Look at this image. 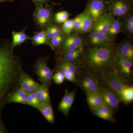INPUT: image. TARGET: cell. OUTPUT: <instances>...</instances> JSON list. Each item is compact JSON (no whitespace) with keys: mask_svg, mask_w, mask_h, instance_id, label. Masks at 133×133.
<instances>
[{"mask_svg":"<svg viewBox=\"0 0 133 133\" xmlns=\"http://www.w3.org/2000/svg\"><path fill=\"white\" fill-rule=\"evenodd\" d=\"M10 43L8 39H0V104L5 105L8 96L19 87L23 70L21 58L14 53Z\"/></svg>","mask_w":133,"mask_h":133,"instance_id":"1","label":"cell"},{"mask_svg":"<svg viewBox=\"0 0 133 133\" xmlns=\"http://www.w3.org/2000/svg\"><path fill=\"white\" fill-rule=\"evenodd\" d=\"M82 57L84 65L92 74L108 75L115 69V51L111 44L91 47Z\"/></svg>","mask_w":133,"mask_h":133,"instance_id":"2","label":"cell"},{"mask_svg":"<svg viewBox=\"0 0 133 133\" xmlns=\"http://www.w3.org/2000/svg\"><path fill=\"white\" fill-rule=\"evenodd\" d=\"M53 4L36 6L33 20L37 28L42 30L54 22Z\"/></svg>","mask_w":133,"mask_h":133,"instance_id":"3","label":"cell"},{"mask_svg":"<svg viewBox=\"0 0 133 133\" xmlns=\"http://www.w3.org/2000/svg\"><path fill=\"white\" fill-rule=\"evenodd\" d=\"M49 58V56L38 58L34 64L33 70L38 77L42 84L49 87L55 70L50 69L48 66Z\"/></svg>","mask_w":133,"mask_h":133,"instance_id":"4","label":"cell"},{"mask_svg":"<svg viewBox=\"0 0 133 133\" xmlns=\"http://www.w3.org/2000/svg\"><path fill=\"white\" fill-rule=\"evenodd\" d=\"M55 71H59L63 74L65 79L72 82L77 81V77L80 71V66L76 63L65 61L59 57L55 58Z\"/></svg>","mask_w":133,"mask_h":133,"instance_id":"5","label":"cell"},{"mask_svg":"<svg viewBox=\"0 0 133 133\" xmlns=\"http://www.w3.org/2000/svg\"><path fill=\"white\" fill-rule=\"evenodd\" d=\"M108 12L107 1L106 0H88L84 12L95 22L101 16Z\"/></svg>","mask_w":133,"mask_h":133,"instance_id":"6","label":"cell"},{"mask_svg":"<svg viewBox=\"0 0 133 133\" xmlns=\"http://www.w3.org/2000/svg\"><path fill=\"white\" fill-rule=\"evenodd\" d=\"M108 12L119 19L132 11V4L127 0H109L107 1Z\"/></svg>","mask_w":133,"mask_h":133,"instance_id":"7","label":"cell"},{"mask_svg":"<svg viewBox=\"0 0 133 133\" xmlns=\"http://www.w3.org/2000/svg\"><path fill=\"white\" fill-rule=\"evenodd\" d=\"M108 75L109 76L104 79L105 83L110 89L117 94L119 98L122 92L127 85L123 81L116 69Z\"/></svg>","mask_w":133,"mask_h":133,"instance_id":"8","label":"cell"},{"mask_svg":"<svg viewBox=\"0 0 133 133\" xmlns=\"http://www.w3.org/2000/svg\"><path fill=\"white\" fill-rule=\"evenodd\" d=\"M86 40L78 33H72L69 35L66 36L61 46L60 51L78 49L84 46Z\"/></svg>","mask_w":133,"mask_h":133,"instance_id":"9","label":"cell"},{"mask_svg":"<svg viewBox=\"0 0 133 133\" xmlns=\"http://www.w3.org/2000/svg\"><path fill=\"white\" fill-rule=\"evenodd\" d=\"M98 90L105 104L109 107L114 112L117 111L120 101L117 94L109 87H99Z\"/></svg>","mask_w":133,"mask_h":133,"instance_id":"10","label":"cell"},{"mask_svg":"<svg viewBox=\"0 0 133 133\" xmlns=\"http://www.w3.org/2000/svg\"><path fill=\"white\" fill-rule=\"evenodd\" d=\"M115 18L114 16L109 12L106 13L94 23L91 31H96L107 35L109 28Z\"/></svg>","mask_w":133,"mask_h":133,"instance_id":"11","label":"cell"},{"mask_svg":"<svg viewBox=\"0 0 133 133\" xmlns=\"http://www.w3.org/2000/svg\"><path fill=\"white\" fill-rule=\"evenodd\" d=\"M116 62L115 68L119 74L129 78L132 75L133 66L132 61L121 56L115 51Z\"/></svg>","mask_w":133,"mask_h":133,"instance_id":"12","label":"cell"},{"mask_svg":"<svg viewBox=\"0 0 133 133\" xmlns=\"http://www.w3.org/2000/svg\"><path fill=\"white\" fill-rule=\"evenodd\" d=\"M76 91V89L70 91L66 89L64 95L58 104V109L65 116L69 115L70 110L74 103Z\"/></svg>","mask_w":133,"mask_h":133,"instance_id":"13","label":"cell"},{"mask_svg":"<svg viewBox=\"0 0 133 133\" xmlns=\"http://www.w3.org/2000/svg\"><path fill=\"white\" fill-rule=\"evenodd\" d=\"M111 42L107 35L94 31H91L86 40L91 47H104L111 44Z\"/></svg>","mask_w":133,"mask_h":133,"instance_id":"14","label":"cell"},{"mask_svg":"<svg viewBox=\"0 0 133 133\" xmlns=\"http://www.w3.org/2000/svg\"><path fill=\"white\" fill-rule=\"evenodd\" d=\"M85 51L84 46L78 49L60 51L58 52V57L67 62L76 63L83 57Z\"/></svg>","mask_w":133,"mask_h":133,"instance_id":"15","label":"cell"},{"mask_svg":"<svg viewBox=\"0 0 133 133\" xmlns=\"http://www.w3.org/2000/svg\"><path fill=\"white\" fill-rule=\"evenodd\" d=\"M94 75L92 73H88L81 80V87L87 94L93 92L98 89V81L96 76Z\"/></svg>","mask_w":133,"mask_h":133,"instance_id":"16","label":"cell"},{"mask_svg":"<svg viewBox=\"0 0 133 133\" xmlns=\"http://www.w3.org/2000/svg\"><path fill=\"white\" fill-rule=\"evenodd\" d=\"M115 51L121 56L133 62V44L131 40H124L119 44Z\"/></svg>","mask_w":133,"mask_h":133,"instance_id":"17","label":"cell"},{"mask_svg":"<svg viewBox=\"0 0 133 133\" xmlns=\"http://www.w3.org/2000/svg\"><path fill=\"white\" fill-rule=\"evenodd\" d=\"M28 94L26 91L19 87L8 96L5 104L15 103L26 105Z\"/></svg>","mask_w":133,"mask_h":133,"instance_id":"18","label":"cell"},{"mask_svg":"<svg viewBox=\"0 0 133 133\" xmlns=\"http://www.w3.org/2000/svg\"><path fill=\"white\" fill-rule=\"evenodd\" d=\"M92 111L96 116L105 120L114 122V112L107 105L104 104L94 109H91Z\"/></svg>","mask_w":133,"mask_h":133,"instance_id":"19","label":"cell"},{"mask_svg":"<svg viewBox=\"0 0 133 133\" xmlns=\"http://www.w3.org/2000/svg\"><path fill=\"white\" fill-rule=\"evenodd\" d=\"M28 26L20 31H13L12 32V41L10 43L11 49H14L17 46L21 45L28 40H30L31 37L26 33Z\"/></svg>","mask_w":133,"mask_h":133,"instance_id":"20","label":"cell"},{"mask_svg":"<svg viewBox=\"0 0 133 133\" xmlns=\"http://www.w3.org/2000/svg\"><path fill=\"white\" fill-rule=\"evenodd\" d=\"M37 109L49 123L52 124H55V114L51 104L41 102Z\"/></svg>","mask_w":133,"mask_h":133,"instance_id":"21","label":"cell"},{"mask_svg":"<svg viewBox=\"0 0 133 133\" xmlns=\"http://www.w3.org/2000/svg\"><path fill=\"white\" fill-rule=\"evenodd\" d=\"M87 95V102L91 109L96 108L104 104L98 89Z\"/></svg>","mask_w":133,"mask_h":133,"instance_id":"22","label":"cell"},{"mask_svg":"<svg viewBox=\"0 0 133 133\" xmlns=\"http://www.w3.org/2000/svg\"><path fill=\"white\" fill-rule=\"evenodd\" d=\"M121 21L122 31L129 37L133 35V15L131 11L125 16L122 17Z\"/></svg>","mask_w":133,"mask_h":133,"instance_id":"23","label":"cell"},{"mask_svg":"<svg viewBox=\"0 0 133 133\" xmlns=\"http://www.w3.org/2000/svg\"><path fill=\"white\" fill-rule=\"evenodd\" d=\"M35 92L38 99L41 103L51 104L49 87L39 84Z\"/></svg>","mask_w":133,"mask_h":133,"instance_id":"24","label":"cell"},{"mask_svg":"<svg viewBox=\"0 0 133 133\" xmlns=\"http://www.w3.org/2000/svg\"><path fill=\"white\" fill-rule=\"evenodd\" d=\"M32 45L34 46H38L43 44H46L49 46V40L48 39L44 30L34 32L33 35L31 37Z\"/></svg>","mask_w":133,"mask_h":133,"instance_id":"25","label":"cell"},{"mask_svg":"<svg viewBox=\"0 0 133 133\" xmlns=\"http://www.w3.org/2000/svg\"><path fill=\"white\" fill-rule=\"evenodd\" d=\"M43 30H44L49 41L51 38L63 33L62 31L61 24H57L54 22Z\"/></svg>","mask_w":133,"mask_h":133,"instance_id":"26","label":"cell"},{"mask_svg":"<svg viewBox=\"0 0 133 133\" xmlns=\"http://www.w3.org/2000/svg\"><path fill=\"white\" fill-rule=\"evenodd\" d=\"M121 31H122V28L121 21L118 18H115L109 28L107 36L112 41L114 40Z\"/></svg>","mask_w":133,"mask_h":133,"instance_id":"27","label":"cell"},{"mask_svg":"<svg viewBox=\"0 0 133 133\" xmlns=\"http://www.w3.org/2000/svg\"><path fill=\"white\" fill-rule=\"evenodd\" d=\"M83 21L82 27L79 34H84L90 32L92 30L93 26V21L90 16L84 12L82 13Z\"/></svg>","mask_w":133,"mask_h":133,"instance_id":"28","label":"cell"},{"mask_svg":"<svg viewBox=\"0 0 133 133\" xmlns=\"http://www.w3.org/2000/svg\"><path fill=\"white\" fill-rule=\"evenodd\" d=\"M66 36L64 33H63L59 35L51 38L49 41V46L53 50L59 51Z\"/></svg>","mask_w":133,"mask_h":133,"instance_id":"29","label":"cell"},{"mask_svg":"<svg viewBox=\"0 0 133 133\" xmlns=\"http://www.w3.org/2000/svg\"><path fill=\"white\" fill-rule=\"evenodd\" d=\"M34 81V79L23 70L21 72L19 79V87L26 91Z\"/></svg>","mask_w":133,"mask_h":133,"instance_id":"30","label":"cell"},{"mask_svg":"<svg viewBox=\"0 0 133 133\" xmlns=\"http://www.w3.org/2000/svg\"><path fill=\"white\" fill-rule=\"evenodd\" d=\"M120 100L126 104L133 102V87L127 85L123 89L119 97Z\"/></svg>","mask_w":133,"mask_h":133,"instance_id":"31","label":"cell"},{"mask_svg":"<svg viewBox=\"0 0 133 133\" xmlns=\"http://www.w3.org/2000/svg\"><path fill=\"white\" fill-rule=\"evenodd\" d=\"M70 14L66 11H61L54 14V21L56 23L61 24L66 21L70 16Z\"/></svg>","mask_w":133,"mask_h":133,"instance_id":"32","label":"cell"},{"mask_svg":"<svg viewBox=\"0 0 133 133\" xmlns=\"http://www.w3.org/2000/svg\"><path fill=\"white\" fill-rule=\"evenodd\" d=\"M41 103L35 92L28 93L26 105L37 109Z\"/></svg>","mask_w":133,"mask_h":133,"instance_id":"33","label":"cell"},{"mask_svg":"<svg viewBox=\"0 0 133 133\" xmlns=\"http://www.w3.org/2000/svg\"><path fill=\"white\" fill-rule=\"evenodd\" d=\"M82 21H83L82 13L78 15L76 17L72 19L73 31L75 33L79 34L82 27Z\"/></svg>","mask_w":133,"mask_h":133,"instance_id":"34","label":"cell"},{"mask_svg":"<svg viewBox=\"0 0 133 133\" xmlns=\"http://www.w3.org/2000/svg\"><path fill=\"white\" fill-rule=\"evenodd\" d=\"M61 26L62 31L65 34V35H69L73 32L72 19H68L63 23Z\"/></svg>","mask_w":133,"mask_h":133,"instance_id":"35","label":"cell"},{"mask_svg":"<svg viewBox=\"0 0 133 133\" xmlns=\"http://www.w3.org/2000/svg\"><path fill=\"white\" fill-rule=\"evenodd\" d=\"M55 72L52 76V80L54 83L57 85L62 84L64 82L65 77L63 74L59 71H55Z\"/></svg>","mask_w":133,"mask_h":133,"instance_id":"36","label":"cell"},{"mask_svg":"<svg viewBox=\"0 0 133 133\" xmlns=\"http://www.w3.org/2000/svg\"><path fill=\"white\" fill-rule=\"evenodd\" d=\"M31 1L35 3V6L47 5V4H49V2H51L54 5H60V3H57L52 1L51 0H31Z\"/></svg>","mask_w":133,"mask_h":133,"instance_id":"37","label":"cell"},{"mask_svg":"<svg viewBox=\"0 0 133 133\" xmlns=\"http://www.w3.org/2000/svg\"><path fill=\"white\" fill-rule=\"evenodd\" d=\"M9 133V131L6 128L5 124L2 122L0 123V133Z\"/></svg>","mask_w":133,"mask_h":133,"instance_id":"38","label":"cell"},{"mask_svg":"<svg viewBox=\"0 0 133 133\" xmlns=\"http://www.w3.org/2000/svg\"><path fill=\"white\" fill-rule=\"evenodd\" d=\"M5 105L3 104H0V123L2 122L1 121V114L2 111L3 107H4Z\"/></svg>","mask_w":133,"mask_h":133,"instance_id":"39","label":"cell"},{"mask_svg":"<svg viewBox=\"0 0 133 133\" xmlns=\"http://www.w3.org/2000/svg\"><path fill=\"white\" fill-rule=\"evenodd\" d=\"M14 0H0V3L4 2H13Z\"/></svg>","mask_w":133,"mask_h":133,"instance_id":"40","label":"cell"},{"mask_svg":"<svg viewBox=\"0 0 133 133\" xmlns=\"http://www.w3.org/2000/svg\"><path fill=\"white\" fill-rule=\"evenodd\" d=\"M127 1H128L131 4H132V5L133 3V0H127Z\"/></svg>","mask_w":133,"mask_h":133,"instance_id":"41","label":"cell"},{"mask_svg":"<svg viewBox=\"0 0 133 133\" xmlns=\"http://www.w3.org/2000/svg\"><path fill=\"white\" fill-rule=\"evenodd\" d=\"M76 1H79V0H76Z\"/></svg>","mask_w":133,"mask_h":133,"instance_id":"42","label":"cell"}]
</instances>
